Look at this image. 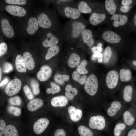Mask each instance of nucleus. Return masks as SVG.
Wrapping results in <instances>:
<instances>
[{
  "label": "nucleus",
  "instance_id": "obj_48",
  "mask_svg": "<svg viewBox=\"0 0 136 136\" xmlns=\"http://www.w3.org/2000/svg\"><path fill=\"white\" fill-rule=\"evenodd\" d=\"M128 20V17L127 16L125 15H121L119 18V21L118 20L119 26H122L125 25Z\"/></svg>",
  "mask_w": 136,
  "mask_h": 136
},
{
  "label": "nucleus",
  "instance_id": "obj_4",
  "mask_svg": "<svg viewBox=\"0 0 136 136\" xmlns=\"http://www.w3.org/2000/svg\"><path fill=\"white\" fill-rule=\"evenodd\" d=\"M34 40L36 46L47 48L64 41L62 29L58 30L40 29Z\"/></svg>",
  "mask_w": 136,
  "mask_h": 136
},
{
  "label": "nucleus",
  "instance_id": "obj_55",
  "mask_svg": "<svg viewBox=\"0 0 136 136\" xmlns=\"http://www.w3.org/2000/svg\"><path fill=\"white\" fill-rule=\"evenodd\" d=\"M119 18V15L117 14H114L112 16L111 18V20H113L114 21L118 19Z\"/></svg>",
  "mask_w": 136,
  "mask_h": 136
},
{
  "label": "nucleus",
  "instance_id": "obj_42",
  "mask_svg": "<svg viewBox=\"0 0 136 136\" xmlns=\"http://www.w3.org/2000/svg\"><path fill=\"white\" fill-rule=\"evenodd\" d=\"M7 111L9 113L12 114L16 117L19 116L21 112V110L19 108L11 106L8 108Z\"/></svg>",
  "mask_w": 136,
  "mask_h": 136
},
{
  "label": "nucleus",
  "instance_id": "obj_59",
  "mask_svg": "<svg viewBox=\"0 0 136 136\" xmlns=\"http://www.w3.org/2000/svg\"><path fill=\"white\" fill-rule=\"evenodd\" d=\"M2 70L1 67H0V81H1V80L2 78Z\"/></svg>",
  "mask_w": 136,
  "mask_h": 136
},
{
  "label": "nucleus",
  "instance_id": "obj_47",
  "mask_svg": "<svg viewBox=\"0 0 136 136\" xmlns=\"http://www.w3.org/2000/svg\"><path fill=\"white\" fill-rule=\"evenodd\" d=\"M103 56V54L101 53L93 54L92 56L91 59L92 60H94L97 58L98 62L99 63H101L103 61L102 59Z\"/></svg>",
  "mask_w": 136,
  "mask_h": 136
},
{
  "label": "nucleus",
  "instance_id": "obj_19",
  "mask_svg": "<svg viewBox=\"0 0 136 136\" xmlns=\"http://www.w3.org/2000/svg\"><path fill=\"white\" fill-rule=\"evenodd\" d=\"M22 55L24 59L27 68L29 70H33L35 68V63L32 53L27 49H24Z\"/></svg>",
  "mask_w": 136,
  "mask_h": 136
},
{
  "label": "nucleus",
  "instance_id": "obj_27",
  "mask_svg": "<svg viewBox=\"0 0 136 136\" xmlns=\"http://www.w3.org/2000/svg\"><path fill=\"white\" fill-rule=\"evenodd\" d=\"M43 104V102L41 99L39 98L34 99L28 103L27 109L29 111H34L41 107Z\"/></svg>",
  "mask_w": 136,
  "mask_h": 136
},
{
  "label": "nucleus",
  "instance_id": "obj_21",
  "mask_svg": "<svg viewBox=\"0 0 136 136\" xmlns=\"http://www.w3.org/2000/svg\"><path fill=\"white\" fill-rule=\"evenodd\" d=\"M71 120L74 122H77L81 119L82 115V111L79 109H76L73 106H70L68 109Z\"/></svg>",
  "mask_w": 136,
  "mask_h": 136
},
{
  "label": "nucleus",
  "instance_id": "obj_58",
  "mask_svg": "<svg viewBox=\"0 0 136 136\" xmlns=\"http://www.w3.org/2000/svg\"><path fill=\"white\" fill-rule=\"evenodd\" d=\"M134 102H135V105L136 106V89L135 90Z\"/></svg>",
  "mask_w": 136,
  "mask_h": 136
},
{
  "label": "nucleus",
  "instance_id": "obj_54",
  "mask_svg": "<svg viewBox=\"0 0 136 136\" xmlns=\"http://www.w3.org/2000/svg\"><path fill=\"white\" fill-rule=\"evenodd\" d=\"M9 81V79L7 78H5L0 83V86L2 87L7 84Z\"/></svg>",
  "mask_w": 136,
  "mask_h": 136
},
{
  "label": "nucleus",
  "instance_id": "obj_29",
  "mask_svg": "<svg viewBox=\"0 0 136 136\" xmlns=\"http://www.w3.org/2000/svg\"><path fill=\"white\" fill-rule=\"evenodd\" d=\"M60 50L58 45L48 48L45 56V58L48 60L57 55Z\"/></svg>",
  "mask_w": 136,
  "mask_h": 136
},
{
  "label": "nucleus",
  "instance_id": "obj_14",
  "mask_svg": "<svg viewBox=\"0 0 136 136\" xmlns=\"http://www.w3.org/2000/svg\"><path fill=\"white\" fill-rule=\"evenodd\" d=\"M119 79V74L117 71L112 70L109 71L106 78V83L108 88L110 89L115 88L118 84Z\"/></svg>",
  "mask_w": 136,
  "mask_h": 136
},
{
  "label": "nucleus",
  "instance_id": "obj_35",
  "mask_svg": "<svg viewBox=\"0 0 136 136\" xmlns=\"http://www.w3.org/2000/svg\"><path fill=\"white\" fill-rule=\"evenodd\" d=\"M55 81L60 85L64 84V82L69 80L70 77L67 75H61L57 74L55 75L54 77Z\"/></svg>",
  "mask_w": 136,
  "mask_h": 136
},
{
  "label": "nucleus",
  "instance_id": "obj_50",
  "mask_svg": "<svg viewBox=\"0 0 136 136\" xmlns=\"http://www.w3.org/2000/svg\"><path fill=\"white\" fill-rule=\"evenodd\" d=\"M54 136H66V133L63 129H58L55 131Z\"/></svg>",
  "mask_w": 136,
  "mask_h": 136
},
{
  "label": "nucleus",
  "instance_id": "obj_7",
  "mask_svg": "<svg viewBox=\"0 0 136 136\" xmlns=\"http://www.w3.org/2000/svg\"><path fill=\"white\" fill-rule=\"evenodd\" d=\"M0 35L11 41L17 40V35L12 19L4 12H0Z\"/></svg>",
  "mask_w": 136,
  "mask_h": 136
},
{
  "label": "nucleus",
  "instance_id": "obj_51",
  "mask_svg": "<svg viewBox=\"0 0 136 136\" xmlns=\"http://www.w3.org/2000/svg\"><path fill=\"white\" fill-rule=\"evenodd\" d=\"M129 5H123L120 8V11L124 13L128 12L130 10Z\"/></svg>",
  "mask_w": 136,
  "mask_h": 136
},
{
  "label": "nucleus",
  "instance_id": "obj_38",
  "mask_svg": "<svg viewBox=\"0 0 136 136\" xmlns=\"http://www.w3.org/2000/svg\"><path fill=\"white\" fill-rule=\"evenodd\" d=\"M87 62L85 59L83 60L77 67L76 71L82 74H85L88 73V71L86 69Z\"/></svg>",
  "mask_w": 136,
  "mask_h": 136
},
{
  "label": "nucleus",
  "instance_id": "obj_1",
  "mask_svg": "<svg viewBox=\"0 0 136 136\" xmlns=\"http://www.w3.org/2000/svg\"><path fill=\"white\" fill-rule=\"evenodd\" d=\"M40 29L58 30L62 29L55 11L45 5H40L34 11Z\"/></svg>",
  "mask_w": 136,
  "mask_h": 136
},
{
  "label": "nucleus",
  "instance_id": "obj_60",
  "mask_svg": "<svg viewBox=\"0 0 136 136\" xmlns=\"http://www.w3.org/2000/svg\"><path fill=\"white\" fill-rule=\"evenodd\" d=\"M135 55H136V50L135 51Z\"/></svg>",
  "mask_w": 136,
  "mask_h": 136
},
{
  "label": "nucleus",
  "instance_id": "obj_34",
  "mask_svg": "<svg viewBox=\"0 0 136 136\" xmlns=\"http://www.w3.org/2000/svg\"><path fill=\"white\" fill-rule=\"evenodd\" d=\"M4 136H18L17 131L13 125H8L6 127L4 133Z\"/></svg>",
  "mask_w": 136,
  "mask_h": 136
},
{
  "label": "nucleus",
  "instance_id": "obj_26",
  "mask_svg": "<svg viewBox=\"0 0 136 136\" xmlns=\"http://www.w3.org/2000/svg\"><path fill=\"white\" fill-rule=\"evenodd\" d=\"M80 60V57L77 53L73 52L69 56L67 61V64L69 67L75 68L79 64Z\"/></svg>",
  "mask_w": 136,
  "mask_h": 136
},
{
  "label": "nucleus",
  "instance_id": "obj_6",
  "mask_svg": "<svg viewBox=\"0 0 136 136\" xmlns=\"http://www.w3.org/2000/svg\"><path fill=\"white\" fill-rule=\"evenodd\" d=\"M34 10L33 6L8 4L3 3L0 0V11L8 13L17 21H20L34 13Z\"/></svg>",
  "mask_w": 136,
  "mask_h": 136
},
{
  "label": "nucleus",
  "instance_id": "obj_3",
  "mask_svg": "<svg viewBox=\"0 0 136 136\" xmlns=\"http://www.w3.org/2000/svg\"><path fill=\"white\" fill-rule=\"evenodd\" d=\"M86 26V21L83 17L66 22L62 28L64 41L70 43L79 42Z\"/></svg>",
  "mask_w": 136,
  "mask_h": 136
},
{
  "label": "nucleus",
  "instance_id": "obj_49",
  "mask_svg": "<svg viewBox=\"0 0 136 136\" xmlns=\"http://www.w3.org/2000/svg\"><path fill=\"white\" fill-rule=\"evenodd\" d=\"M6 124L4 121L0 120V136H2L5 129Z\"/></svg>",
  "mask_w": 136,
  "mask_h": 136
},
{
  "label": "nucleus",
  "instance_id": "obj_22",
  "mask_svg": "<svg viewBox=\"0 0 136 136\" xmlns=\"http://www.w3.org/2000/svg\"><path fill=\"white\" fill-rule=\"evenodd\" d=\"M15 61L16 69L18 72L24 73L26 72L27 68L22 55L19 53L17 54Z\"/></svg>",
  "mask_w": 136,
  "mask_h": 136
},
{
  "label": "nucleus",
  "instance_id": "obj_44",
  "mask_svg": "<svg viewBox=\"0 0 136 136\" xmlns=\"http://www.w3.org/2000/svg\"><path fill=\"white\" fill-rule=\"evenodd\" d=\"M23 90L26 96L28 99L31 100L34 98V95L28 86L25 85L23 87Z\"/></svg>",
  "mask_w": 136,
  "mask_h": 136
},
{
  "label": "nucleus",
  "instance_id": "obj_23",
  "mask_svg": "<svg viewBox=\"0 0 136 136\" xmlns=\"http://www.w3.org/2000/svg\"><path fill=\"white\" fill-rule=\"evenodd\" d=\"M66 97L63 95H60L53 97L51 100V105L54 107H62L65 106L68 103Z\"/></svg>",
  "mask_w": 136,
  "mask_h": 136
},
{
  "label": "nucleus",
  "instance_id": "obj_53",
  "mask_svg": "<svg viewBox=\"0 0 136 136\" xmlns=\"http://www.w3.org/2000/svg\"><path fill=\"white\" fill-rule=\"evenodd\" d=\"M132 0H123L121 2V4L123 5H129L132 2Z\"/></svg>",
  "mask_w": 136,
  "mask_h": 136
},
{
  "label": "nucleus",
  "instance_id": "obj_56",
  "mask_svg": "<svg viewBox=\"0 0 136 136\" xmlns=\"http://www.w3.org/2000/svg\"><path fill=\"white\" fill-rule=\"evenodd\" d=\"M131 63L132 66L133 67L136 71V59L132 60L131 61Z\"/></svg>",
  "mask_w": 136,
  "mask_h": 136
},
{
  "label": "nucleus",
  "instance_id": "obj_17",
  "mask_svg": "<svg viewBox=\"0 0 136 136\" xmlns=\"http://www.w3.org/2000/svg\"><path fill=\"white\" fill-rule=\"evenodd\" d=\"M102 37L104 40L111 43H118L121 40V38L119 35L113 31L109 30L105 31Z\"/></svg>",
  "mask_w": 136,
  "mask_h": 136
},
{
  "label": "nucleus",
  "instance_id": "obj_30",
  "mask_svg": "<svg viewBox=\"0 0 136 136\" xmlns=\"http://www.w3.org/2000/svg\"><path fill=\"white\" fill-rule=\"evenodd\" d=\"M65 89L66 91L65 93V96L68 99L70 100H73L78 92V90L76 88L72 87V86L70 84L66 85Z\"/></svg>",
  "mask_w": 136,
  "mask_h": 136
},
{
  "label": "nucleus",
  "instance_id": "obj_16",
  "mask_svg": "<svg viewBox=\"0 0 136 136\" xmlns=\"http://www.w3.org/2000/svg\"><path fill=\"white\" fill-rule=\"evenodd\" d=\"M92 31L89 29H85L82 32L79 42H83L87 46L90 47L94 43V40Z\"/></svg>",
  "mask_w": 136,
  "mask_h": 136
},
{
  "label": "nucleus",
  "instance_id": "obj_24",
  "mask_svg": "<svg viewBox=\"0 0 136 136\" xmlns=\"http://www.w3.org/2000/svg\"><path fill=\"white\" fill-rule=\"evenodd\" d=\"M77 7L81 13L90 14L92 12V8L88 3L85 1H76Z\"/></svg>",
  "mask_w": 136,
  "mask_h": 136
},
{
  "label": "nucleus",
  "instance_id": "obj_5",
  "mask_svg": "<svg viewBox=\"0 0 136 136\" xmlns=\"http://www.w3.org/2000/svg\"><path fill=\"white\" fill-rule=\"evenodd\" d=\"M53 3L59 14L63 17L74 20L83 17L77 7L76 1H53Z\"/></svg>",
  "mask_w": 136,
  "mask_h": 136
},
{
  "label": "nucleus",
  "instance_id": "obj_25",
  "mask_svg": "<svg viewBox=\"0 0 136 136\" xmlns=\"http://www.w3.org/2000/svg\"><path fill=\"white\" fill-rule=\"evenodd\" d=\"M1 1L6 4L19 6H33L34 3V1L32 0H4Z\"/></svg>",
  "mask_w": 136,
  "mask_h": 136
},
{
  "label": "nucleus",
  "instance_id": "obj_11",
  "mask_svg": "<svg viewBox=\"0 0 136 136\" xmlns=\"http://www.w3.org/2000/svg\"><path fill=\"white\" fill-rule=\"evenodd\" d=\"M85 90L89 95L93 96L96 93L98 83L96 76L93 74L90 75L87 78L84 86Z\"/></svg>",
  "mask_w": 136,
  "mask_h": 136
},
{
  "label": "nucleus",
  "instance_id": "obj_10",
  "mask_svg": "<svg viewBox=\"0 0 136 136\" xmlns=\"http://www.w3.org/2000/svg\"><path fill=\"white\" fill-rule=\"evenodd\" d=\"M123 122L127 127L134 125L136 122V106L131 105L128 108L125 109L122 114Z\"/></svg>",
  "mask_w": 136,
  "mask_h": 136
},
{
  "label": "nucleus",
  "instance_id": "obj_52",
  "mask_svg": "<svg viewBox=\"0 0 136 136\" xmlns=\"http://www.w3.org/2000/svg\"><path fill=\"white\" fill-rule=\"evenodd\" d=\"M127 136H136V128L130 129L128 132Z\"/></svg>",
  "mask_w": 136,
  "mask_h": 136
},
{
  "label": "nucleus",
  "instance_id": "obj_31",
  "mask_svg": "<svg viewBox=\"0 0 136 136\" xmlns=\"http://www.w3.org/2000/svg\"><path fill=\"white\" fill-rule=\"evenodd\" d=\"M127 126L123 121H119L115 125L113 129L114 136H120Z\"/></svg>",
  "mask_w": 136,
  "mask_h": 136
},
{
  "label": "nucleus",
  "instance_id": "obj_20",
  "mask_svg": "<svg viewBox=\"0 0 136 136\" xmlns=\"http://www.w3.org/2000/svg\"><path fill=\"white\" fill-rule=\"evenodd\" d=\"M106 18L104 13H100L94 12L92 13L90 17L89 21L93 26H95L104 21Z\"/></svg>",
  "mask_w": 136,
  "mask_h": 136
},
{
  "label": "nucleus",
  "instance_id": "obj_15",
  "mask_svg": "<svg viewBox=\"0 0 136 136\" xmlns=\"http://www.w3.org/2000/svg\"><path fill=\"white\" fill-rule=\"evenodd\" d=\"M49 123L47 118H42L39 119L34 124L33 129L35 133L39 134L42 133L48 127Z\"/></svg>",
  "mask_w": 136,
  "mask_h": 136
},
{
  "label": "nucleus",
  "instance_id": "obj_41",
  "mask_svg": "<svg viewBox=\"0 0 136 136\" xmlns=\"http://www.w3.org/2000/svg\"><path fill=\"white\" fill-rule=\"evenodd\" d=\"M112 54L111 48L109 46L107 47L105 50L103 56V60L104 63L108 62L111 57Z\"/></svg>",
  "mask_w": 136,
  "mask_h": 136
},
{
  "label": "nucleus",
  "instance_id": "obj_33",
  "mask_svg": "<svg viewBox=\"0 0 136 136\" xmlns=\"http://www.w3.org/2000/svg\"><path fill=\"white\" fill-rule=\"evenodd\" d=\"M105 7L108 13L111 15L114 14L116 11L117 7L114 0H105Z\"/></svg>",
  "mask_w": 136,
  "mask_h": 136
},
{
  "label": "nucleus",
  "instance_id": "obj_32",
  "mask_svg": "<svg viewBox=\"0 0 136 136\" xmlns=\"http://www.w3.org/2000/svg\"><path fill=\"white\" fill-rule=\"evenodd\" d=\"M72 76L73 79L78 82L80 84L83 85L85 84L87 77L86 75L81 74L76 71H74L72 73Z\"/></svg>",
  "mask_w": 136,
  "mask_h": 136
},
{
  "label": "nucleus",
  "instance_id": "obj_13",
  "mask_svg": "<svg viewBox=\"0 0 136 136\" xmlns=\"http://www.w3.org/2000/svg\"><path fill=\"white\" fill-rule=\"evenodd\" d=\"M22 85L21 81L15 78L10 81L7 84L5 89L6 94L12 96L17 93L20 89Z\"/></svg>",
  "mask_w": 136,
  "mask_h": 136
},
{
  "label": "nucleus",
  "instance_id": "obj_18",
  "mask_svg": "<svg viewBox=\"0 0 136 136\" xmlns=\"http://www.w3.org/2000/svg\"><path fill=\"white\" fill-rule=\"evenodd\" d=\"M52 72V69L49 66L47 65H43L37 73V78L40 81H45L50 77Z\"/></svg>",
  "mask_w": 136,
  "mask_h": 136
},
{
  "label": "nucleus",
  "instance_id": "obj_39",
  "mask_svg": "<svg viewBox=\"0 0 136 136\" xmlns=\"http://www.w3.org/2000/svg\"><path fill=\"white\" fill-rule=\"evenodd\" d=\"M51 87L48 88L46 90V92L48 94L52 93L54 94L59 92L61 90L60 86L54 82H51L50 83Z\"/></svg>",
  "mask_w": 136,
  "mask_h": 136
},
{
  "label": "nucleus",
  "instance_id": "obj_45",
  "mask_svg": "<svg viewBox=\"0 0 136 136\" xmlns=\"http://www.w3.org/2000/svg\"><path fill=\"white\" fill-rule=\"evenodd\" d=\"M102 44L101 43H98L96 46H93L91 49V51L93 54L101 53L103 50Z\"/></svg>",
  "mask_w": 136,
  "mask_h": 136
},
{
  "label": "nucleus",
  "instance_id": "obj_57",
  "mask_svg": "<svg viewBox=\"0 0 136 136\" xmlns=\"http://www.w3.org/2000/svg\"><path fill=\"white\" fill-rule=\"evenodd\" d=\"M134 24L136 26V13L135 15L134 18Z\"/></svg>",
  "mask_w": 136,
  "mask_h": 136
},
{
  "label": "nucleus",
  "instance_id": "obj_9",
  "mask_svg": "<svg viewBox=\"0 0 136 136\" xmlns=\"http://www.w3.org/2000/svg\"><path fill=\"white\" fill-rule=\"evenodd\" d=\"M108 124L107 120L105 116L98 115L90 118L88 124L91 128L101 131L105 129Z\"/></svg>",
  "mask_w": 136,
  "mask_h": 136
},
{
  "label": "nucleus",
  "instance_id": "obj_12",
  "mask_svg": "<svg viewBox=\"0 0 136 136\" xmlns=\"http://www.w3.org/2000/svg\"><path fill=\"white\" fill-rule=\"evenodd\" d=\"M135 90L132 84L126 86L123 91V99L125 103L131 105H135Z\"/></svg>",
  "mask_w": 136,
  "mask_h": 136
},
{
  "label": "nucleus",
  "instance_id": "obj_36",
  "mask_svg": "<svg viewBox=\"0 0 136 136\" xmlns=\"http://www.w3.org/2000/svg\"><path fill=\"white\" fill-rule=\"evenodd\" d=\"M6 40L0 35V56L2 57L6 54L8 52V47Z\"/></svg>",
  "mask_w": 136,
  "mask_h": 136
},
{
  "label": "nucleus",
  "instance_id": "obj_28",
  "mask_svg": "<svg viewBox=\"0 0 136 136\" xmlns=\"http://www.w3.org/2000/svg\"><path fill=\"white\" fill-rule=\"evenodd\" d=\"M119 74L120 80L122 82H129L132 79L131 72L129 69H122L120 70Z\"/></svg>",
  "mask_w": 136,
  "mask_h": 136
},
{
  "label": "nucleus",
  "instance_id": "obj_46",
  "mask_svg": "<svg viewBox=\"0 0 136 136\" xmlns=\"http://www.w3.org/2000/svg\"><path fill=\"white\" fill-rule=\"evenodd\" d=\"M13 70V67L11 64L8 62H5L3 67V71L5 73H8Z\"/></svg>",
  "mask_w": 136,
  "mask_h": 136
},
{
  "label": "nucleus",
  "instance_id": "obj_40",
  "mask_svg": "<svg viewBox=\"0 0 136 136\" xmlns=\"http://www.w3.org/2000/svg\"><path fill=\"white\" fill-rule=\"evenodd\" d=\"M30 85L33 92L36 95H38L40 93L39 84L38 81L35 79H32L30 81Z\"/></svg>",
  "mask_w": 136,
  "mask_h": 136
},
{
  "label": "nucleus",
  "instance_id": "obj_8",
  "mask_svg": "<svg viewBox=\"0 0 136 136\" xmlns=\"http://www.w3.org/2000/svg\"><path fill=\"white\" fill-rule=\"evenodd\" d=\"M108 105L105 111L107 115L111 118H115L120 114H122L125 110L124 104L119 100L113 101Z\"/></svg>",
  "mask_w": 136,
  "mask_h": 136
},
{
  "label": "nucleus",
  "instance_id": "obj_43",
  "mask_svg": "<svg viewBox=\"0 0 136 136\" xmlns=\"http://www.w3.org/2000/svg\"><path fill=\"white\" fill-rule=\"evenodd\" d=\"M9 102L12 105L19 106L21 104V100L19 96H15L10 98Z\"/></svg>",
  "mask_w": 136,
  "mask_h": 136
},
{
  "label": "nucleus",
  "instance_id": "obj_37",
  "mask_svg": "<svg viewBox=\"0 0 136 136\" xmlns=\"http://www.w3.org/2000/svg\"><path fill=\"white\" fill-rule=\"evenodd\" d=\"M78 130L81 136H93V133L92 131L84 126H79L78 128Z\"/></svg>",
  "mask_w": 136,
  "mask_h": 136
},
{
  "label": "nucleus",
  "instance_id": "obj_2",
  "mask_svg": "<svg viewBox=\"0 0 136 136\" xmlns=\"http://www.w3.org/2000/svg\"><path fill=\"white\" fill-rule=\"evenodd\" d=\"M19 41L25 40L36 37L40 30L38 21L34 13L19 21L12 19Z\"/></svg>",
  "mask_w": 136,
  "mask_h": 136
}]
</instances>
